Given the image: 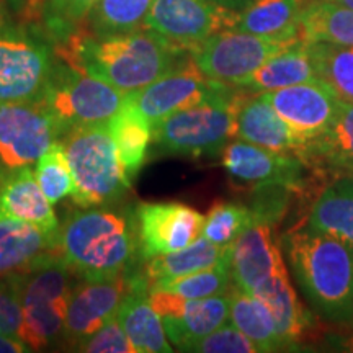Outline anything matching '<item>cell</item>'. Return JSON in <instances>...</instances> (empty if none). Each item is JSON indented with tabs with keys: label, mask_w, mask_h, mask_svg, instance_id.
<instances>
[{
	"label": "cell",
	"mask_w": 353,
	"mask_h": 353,
	"mask_svg": "<svg viewBox=\"0 0 353 353\" xmlns=\"http://www.w3.org/2000/svg\"><path fill=\"white\" fill-rule=\"evenodd\" d=\"M182 52L152 30L139 28L95 38H74L63 56L72 68L130 94L175 69L182 63L179 59Z\"/></svg>",
	"instance_id": "cell-1"
},
{
	"label": "cell",
	"mask_w": 353,
	"mask_h": 353,
	"mask_svg": "<svg viewBox=\"0 0 353 353\" xmlns=\"http://www.w3.org/2000/svg\"><path fill=\"white\" fill-rule=\"evenodd\" d=\"M304 164L353 175V103L343 101L341 112L324 134L309 141L299 152Z\"/></svg>",
	"instance_id": "cell-25"
},
{
	"label": "cell",
	"mask_w": 353,
	"mask_h": 353,
	"mask_svg": "<svg viewBox=\"0 0 353 353\" xmlns=\"http://www.w3.org/2000/svg\"><path fill=\"white\" fill-rule=\"evenodd\" d=\"M21 272L0 275V334L17 335L21 325Z\"/></svg>",
	"instance_id": "cell-38"
},
{
	"label": "cell",
	"mask_w": 353,
	"mask_h": 353,
	"mask_svg": "<svg viewBox=\"0 0 353 353\" xmlns=\"http://www.w3.org/2000/svg\"><path fill=\"white\" fill-rule=\"evenodd\" d=\"M229 319L254 342L259 352L286 350L270 309L257 296L244 293L236 286L229 291Z\"/></svg>",
	"instance_id": "cell-28"
},
{
	"label": "cell",
	"mask_w": 353,
	"mask_h": 353,
	"mask_svg": "<svg viewBox=\"0 0 353 353\" xmlns=\"http://www.w3.org/2000/svg\"><path fill=\"white\" fill-rule=\"evenodd\" d=\"M221 154L224 169L239 182L255 187L280 183L301 188L304 161L296 154L275 152L242 139L229 143Z\"/></svg>",
	"instance_id": "cell-17"
},
{
	"label": "cell",
	"mask_w": 353,
	"mask_h": 353,
	"mask_svg": "<svg viewBox=\"0 0 353 353\" xmlns=\"http://www.w3.org/2000/svg\"><path fill=\"white\" fill-rule=\"evenodd\" d=\"M76 348L87 353H136L117 317L79 342Z\"/></svg>",
	"instance_id": "cell-39"
},
{
	"label": "cell",
	"mask_w": 353,
	"mask_h": 353,
	"mask_svg": "<svg viewBox=\"0 0 353 353\" xmlns=\"http://www.w3.org/2000/svg\"><path fill=\"white\" fill-rule=\"evenodd\" d=\"M255 221L249 206L234 201H216L205 216L201 236L216 245H231Z\"/></svg>",
	"instance_id": "cell-35"
},
{
	"label": "cell",
	"mask_w": 353,
	"mask_h": 353,
	"mask_svg": "<svg viewBox=\"0 0 353 353\" xmlns=\"http://www.w3.org/2000/svg\"><path fill=\"white\" fill-rule=\"evenodd\" d=\"M239 12L216 0H152L145 28L169 41L180 51H193L198 44L236 28Z\"/></svg>",
	"instance_id": "cell-9"
},
{
	"label": "cell",
	"mask_w": 353,
	"mask_h": 353,
	"mask_svg": "<svg viewBox=\"0 0 353 353\" xmlns=\"http://www.w3.org/2000/svg\"><path fill=\"white\" fill-rule=\"evenodd\" d=\"M345 329L329 335V345L334 350L353 353V321L345 322Z\"/></svg>",
	"instance_id": "cell-41"
},
{
	"label": "cell",
	"mask_w": 353,
	"mask_h": 353,
	"mask_svg": "<svg viewBox=\"0 0 353 353\" xmlns=\"http://www.w3.org/2000/svg\"><path fill=\"white\" fill-rule=\"evenodd\" d=\"M259 94L283 118L304 145L332 126L343 103L319 79Z\"/></svg>",
	"instance_id": "cell-13"
},
{
	"label": "cell",
	"mask_w": 353,
	"mask_h": 353,
	"mask_svg": "<svg viewBox=\"0 0 353 353\" xmlns=\"http://www.w3.org/2000/svg\"><path fill=\"white\" fill-rule=\"evenodd\" d=\"M152 0H99L92 10L97 34H117L139 30Z\"/></svg>",
	"instance_id": "cell-34"
},
{
	"label": "cell",
	"mask_w": 353,
	"mask_h": 353,
	"mask_svg": "<svg viewBox=\"0 0 353 353\" xmlns=\"http://www.w3.org/2000/svg\"><path fill=\"white\" fill-rule=\"evenodd\" d=\"M182 352L196 353H257V347L236 325H221L213 332L190 342Z\"/></svg>",
	"instance_id": "cell-37"
},
{
	"label": "cell",
	"mask_w": 353,
	"mask_h": 353,
	"mask_svg": "<svg viewBox=\"0 0 353 353\" xmlns=\"http://www.w3.org/2000/svg\"><path fill=\"white\" fill-rule=\"evenodd\" d=\"M148 286H136L126 294L118 309L117 319L134 347L136 353H169L174 350L167 341L162 317L152 307Z\"/></svg>",
	"instance_id": "cell-23"
},
{
	"label": "cell",
	"mask_w": 353,
	"mask_h": 353,
	"mask_svg": "<svg viewBox=\"0 0 353 353\" xmlns=\"http://www.w3.org/2000/svg\"><path fill=\"white\" fill-rule=\"evenodd\" d=\"M301 39L257 37L224 30L190 51L203 76L224 85L245 87L249 79L273 56L288 50Z\"/></svg>",
	"instance_id": "cell-8"
},
{
	"label": "cell",
	"mask_w": 353,
	"mask_h": 353,
	"mask_svg": "<svg viewBox=\"0 0 353 353\" xmlns=\"http://www.w3.org/2000/svg\"><path fill=\"white\" fill-rule=\"evenodd\" d=\"M232 288L231 259L214 267L152 285L149 291H167L182 298H210L226 294Z\"/></svg>",
	"instance_id": "cell-33"
},
{
	"label": "cell",
	"mask_w": 353,
	"mask_h": 353,
	"mask_svg": "<svg viewBox=\"0 0 353 353\" xmlns=\"http://www.w3.org/2000/svg\"><path fill=\"white\" fill-rule=\"evenodd\" d=\"M59 249L83 280H105L128 270L136 255L134 231L118 211H76L59 229Z\"/></svg>",
	"instance_id": "cell-3"
},
{
	"label": "cell",
	"mask_w": 353,
	"mask_h": 353,
	"mask_svg": "<svg viewBox=\"0 0 353 353\" xmlns=\"http://www.w3.org/2000/svg\"><path fill=\"white\" fill-rule=\"evenodd\" d=\"M59 250V234L0 214V275L25 272L44 255Z\"/></svg>",
	"instance_id": "cell-22"
},
{
	"label": "cell",
	"mask_w": 353,
	"mask_h": 353,
	"mask_svg": "<svg viewBox=\"0 0 353 353\" xmlns=\"http://www.w3.org/2000/svg\"><path fill=\"white\" fill-rule=\"evenodd\" d=\"M64 136L74 179V203L90 208L120 200L130 190L131 180L123 169L107 123L74 128Z\"/></svg>",
	"instance_id": "cell-5"
},
{
	"label": "cell",
	"mask_w": 353,
	"mask_h": 353,
	"mask_svg": "<svg viewBox=\"0 0 353 353\" xmlns=\"http://www.w3.org/2000/svg\"><path fill=\"white\" fill-rule=\"evenodd\" d=\"M34 176H37L39 188L43 190V193L52 205L64 200L65 196L72 195V170H70L68 154H65L63 143L54 141L46 149V152L38 159Z\"/></svg>",
	"instance_id": "cell-36"
},
{
	"label": "cell",
	"mask_w": 353,
	"mask_h": 353,
	"mask_svg": "<svg viewBox=\"0 0 353 353\" xmlns=\"http://www.w3.org/2000/svg\"><path fill=\"white\" fill-rule=\"evenodd\" d=\"M299 39L353 46V10L327 0L309 3L299 13Z\"/></svg>",
	"instance_id": "cell-30"
},
{
	"label": "cell",
	"mask_w": 353,
	"mask_h": 353,
	"mask_svg": "<svg viewBox=\"0 0 353 353\" xmlns=\"http://www.w3.org/2000/svg\"><path fill=\"white\" fill-rule=\"evenodd\" d=\"M108 131L117 144L118 156L128 179H134L143 167L149 143L152 141V126L136 108L130 95L121 108L107 121Z\"/></svg>",
	"instance_id": "cell-27"
},
{
	"label": "cell",
	"mask_w": 353,
	"mask_h": 353,
	"mask_svg": "<svg viewBox=\"0 0 353 353\" xmlns=\"http://www.w3.org/2000/svg\"><path fill=\"white\" fill-rule=\"evenodd\" d=\"M307 226L332 234L353 250V175H342L322 190Z\"/></svg>",
	"instance_id": "cell-26"
},
{
	"label": "cell",
	"mask_w": 353,
	"mask_h": 353,
	"mask_svg": "<svg viewBox=\"0 0 353 353\" xmlns=\"http://www.w3.org/2000/svg\"><path fill=\"white\" fill-rule=\"evenodd\" d=\"M32 352L19 335L0 334V353H23Z\"/></svg>",
	"instance_id": "cell-42"
},
{
	"label": "cell",
	"mask_w": 353,
	"mask_h": 353,
	"mask_svg": "<svg viewBox=\"0 0 353 353\" xmlns=\"http://www.w3.org/2000/svg\"><path fill=\"white\" fill-rule=\"evenodd\" d=\"M0 214L26 221L44 232L59 234V223L52 203L39 188L34 172L30 167L3 169L0 174Z\"/></svg>",
	"instance_id": "cell-20"
},
{
	"label": "cell",
	"mask_w": 353,
	"mask_h": 353,
	"mask_svg": "<svg viewBox=\"0 0 353 353\" xmlns=\"http://www.w3.org/2000/svg\"><path fill=\"white\" fill-rule=\"evenodd\" d=\"M63 136L51 113L33 101L0 103V167L15 170L37 164L46 149Z\"/></svg>",
	"instance_id": "cell-11"
},
{
	"label": "cell",
	"mask_w": 353,
	"mask_h": 353,
	"mask_svg": "<svg viewBox=\"0 0 353 353\" xmlns=\"http://www.w3.org/2000/svg\"><path fill=\"white\" fill-rule=\"evenodd\" d=\"M281 244L299 288L325 319L353 321V250L332 234L311 226L294 229Z\"/></svg>",
	"instance_id": "cell-2"
},
{
	"label": "cell",
	"mask_w": 353,
	"mask_h": 353,
	"mask_svg": "<svg viewBox=\"0 0 353 353\" xmlns=\"http://www.w3.org/2000/svg\"><path fill=\"white\" fill-rule=\"evenodd\" d=\"M236 136L245 143L275 152L296 154L303 151L304 143L286 125L262 94L257 97L239 95L234 103Z\"/></svg>",
	"instance_id": "cell-19"
},
{
	"label": "cell",
	"mask_w": 353,
	"mask_h": 353,
	"mask_svg": "<svg viewBox=\"0 0 353 353\" xmlns=\"http://www.w3.org/2000/svg\"><path fill=\"white\" fill-rule=\"evenodd\" d=\"M0 26H2V13H0Z\"/></svg>",
	"instance_id": "cell-44"
},
{
	"label": "cell",
	"mask_w": 353,
	"mask_h": 353,
	"mask_svg": "<svg viewBox=\"0 0 353 353\" xmlns=\"http://www.w3.org/2000/svg\"><path fill=\"white\" fill-rule=\"evenodd\" d=\"M126 97L108 82L68 64L51 70L38 101L51 113L64 136L74 128L107 123Z\"/></svg>",
	"instance_id": "cell-6"
},
{
	"label": "cell",
	"mask_w": 353,
	"mask_h": 353,
	"mask_svg": "<svg viewBox=\"0 0 353 353\" xmlns=\"http://www.w3.org/2000/svg\"><path fill=\"white\" fill-rule=\"evenodd\" d=\"M149 301L162 317L167 337L179 350L224 325L229 319L228 296L182 298L167 291H149Z\"/></svg>",
	"instance_id": "cell-15"
},
{
	"label": "cell",
	"mask_w": 353,
	"mask_h": 353,
	"mask_svg": "<svg viewBox=\"0 0 353 353\" xmlns=\"http://www.w3.org/2000/svg\"><path fill=\"white\" fill-rule=\"evenodd\" d=\"M229 259H231V245H216L200 236L182 250L149 259L144 270V280L151 288L152 285L162 283V281L206 270Z\"/></svg>",
	"instance_id": "cell-24"
},
{
	"label": "cell",
	"mask_w": 353,
	"mask_h": 353,
	"mask_svg": "<svg viewBox=\"0 0 353 353\" xmlns=\"http://www.w3.org/2000/svg\"><path fill=\"white\" fill-rule=\"evenodd\" d=\"M254 296H257L260 301L265 303V306L270 309L285 348L298 345L314 327L312 314L303 306L293 285L290 283L286 267L268 278L255 291Z\"/></svg>",
	"instance_id": "cell-21"
},
{
	"label": "cell",
	"mask_w": 353,
	"mask_h": 353,
	"mask_svg": "<svg viewBox=\"0 0 353 353\" xmlns=\"http://www.w3.org/2000/svg\"><path fill=\"white\" fill-rule=\"evenodd\" d=\"M132 283L134 278L123 273L105 280H85L74 286L64 322V337L77 345L114 319L121 301L132 291Z\"/></svg>",
	"instance_id": "cell-16"
},
{
	"label": "cell",
	"mask_w": 353,
	"mask_h": 353,
	"mask_svg": "<svg viewBox=\"0 0 353 353\" xmlns=\"http://www.w3.org/2000/svg\"><path fill=\"white\" fill-rule=\"evenodd\" d=\"M299 0H254L244 12L234 30L257 37L299 39Z\"/></svg>",
	"instance_id": "cell-29"
},
{
	"label": "cell",
	"mask_w": 353,
	"mask_h": 353,
	"mask_svg": "<svg viewBox=\"0 0 353 353\" xmlns=\"http://www.w3.org/2000/svg\"><path fill=\"white\" fill-rule=\"evenodd\" d=\"M136 223L141 255L149 260L195 242L201 236L205 216L179 201L141 203L136 210Z\"/></svg>",
	"instance_id": "cell-14"
},
{
	"label": "cell",
	"mask_w": 353,
	"mask_h": 353,
	"mask_svg": "<svg viewBox=\"0 0 353 353\" xmlns=\"http://www.w3.org/2000/svg\"><path fill=\"white\" fill-rule=\"evenodd\" d=\"M72 268L61 249L21 272V325L19 337L32 352L54 343L64 335V322L72 290Z\"/></svg>",
	"instance_id": "cell-4"
},
{
	"label": "cell",
	"mask_w": 353,
	"mask_h": 353,
	"mask_svg": "<svg viewBox=\"0 0 353 353\" xmlns=\"http://www.w3.org/2000/svg\"><path fill=\"white\" fill-rule=\"evenodd\" d=\"M231 85H224L203 76L192 54L169 74L144 88L130 92V99L152 128L169 114L219 99L236 95Z\"/></svg>",
	"instance_id": "cell-10"
},
{
	"label": "cell",
	"mask_w": 353,
	"mask_h": 353,
	"mask_svg": "<svg viewBox=\"0 0 353 353\" xmlns=\"http://www.w3.org/2000/svg\"><path fill=\"white\" fill-rule=\"evenodd\" d=\"M51 70L46 44L21 30L0 26V103L38 100Z\"/></svg>",
	"instance_id": "cell-12"
},
{
	"label": "cell",
	"mask_w": 353,
	"mask_h": 353,
	"mask_svg": "<svg viewBox=\"0 0 353 353\" xmlns=\"http://www.w3.org/2000/svg\"><path fill=\"white\" fill-rule=\"evenodd\" d=\"M316 69L309 54L307 44L299 41L280 54L267 61L245 83V88L255 92L276 90L296 83L316 81Z\"/></svg>",
	"instance_id": "cell-31"
},
{
	"label": "cell",
	"mask_w": 353,
	"mask_h": 353,
	"mask_svg": "<svg viewBox=\"0 0 353 353\" xmlns=\"http://www.w3.org/2000/svg\"><path fill=\"white\" fill-rule=\"evenodd\" d=\"M99 0H50L51 15L63 23H76L94 10Z\"/></svg>",
	"instance_id": "cell-40"
},
{
	"label": "cell",
	"mask_w": 353,
	"mask_h": 353,
	"mask_svg": "<svg viewBox=\"0 0 353 353\" xmlns=\"http://www.w3.org/2000/svg\"><path fill=\"white\" fill-rule=\"evenodd\" d=\"M316 77L329 85L342 101L353 103V46L306 43Z\"/></svg>",
	"instance_id": "cell-32"
},
{
	"label": "cell",
	"mask_w": 353,
	"mask_h": 353,
	"mask_svg": "<svg viewBox=\"0 0 353 353\" xmlns=\"http://www.w3.org/2000/svg\"><path fill=\"white\" fill-rule=\"evenodd\" d=\"M327 2H334L337 3V6H342V7H347L353 10V0H327Z\"/></svg>",
	"instance_id": "cell-43"
},
{
	"label": "cell",
	"mask_w": 353,
	"mask_h": 353,
	"mask_svg": "<svg viewBox=\"0 0 353 353\" xmlns=\"http://www.w3.org/2000/svg\"><path fill=\"white\" fill-rule=\"evenodd\" d=\"M270 224L255 221L231 244V276L237 290L254 294L268 278L285 268Z\"/></svg>",
	"instance_id": "cell-18"
},
{
	"label": "cell",
	"mask_w": 353,
	"mask_h": 353,
	"mask_svg": "<svg viewBox=\"0 0 353 353\" xmlns=\"http://www.w3.org/2000/svg\"><path fill=\"white\" fill-rule=\"evenodd\" d=\"M239 94L175 112L152 128L161 152L185 157H216L236 138L234 103Z\"/></svg>",
	"instance_id": "cell-7"
}]
</instances>
